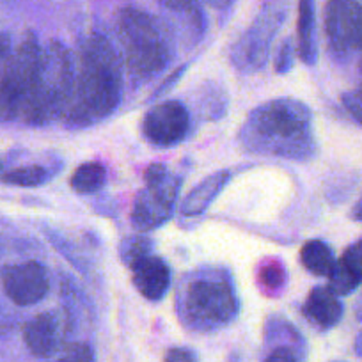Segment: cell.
Listing matches in <instances>:
<instances>
[{
  "label": "cell",
  "mask_w": 362,
  "mask_h": 362,
  "mask_svg": "<svg viewBox=\"0 0 362 362\" xmlns=\"http://www.w3.org/2000/svg\"><path fill=\"white\" fill-rule=\"evenodd\" d=\"M325 34L337 55L358 52L362 37V6L357 0H329L325 8Z\"/></svg>",
  "instance_id": "9"
},
{
  "label": "cell",
  "mask_w": 362,
  "mask_h": 362,
  "mask_svg": "<svg viewBox=\"0 0 362 362\" xmlns=\"http://www.w3.org/2000/svg\"><path fill=\"white\" fill-rule=\"evenodd\" d=\"M355 354L362 357V332H358L357 339H355Z\"/></svg>",
  "instance_id": "33"
},
{
  "label": "cell",
  "mask_w": 362,
  "mask_h": 362,
  "mask_svg": "<svg viewBox=\"0 0 362 362\" xmlns=\"http://www.w3.org/2000/svg\"><path fill=\"white\" fill-rule=\"evenodd\" d=\"M190 128L189 110L180 102L155 105L142 119V134L155 148H173L185 141Z\"/></svg>",
  "instance_id": "10"
},
{
  "label": "cell",
  "mask_w": 362,
  "mask_h": 362,
  "mask_svg": "<svg viewBox=\"0 0 362 362\" xmlns=\"http://www.w3.org/2000/svg\"><path fill=\"white\" fill-rule=\"evenodd\" d=\"M297 52L304 64L315 66L316 61H318L315 0H300V4H298Z\"/></svg>",
  "instance_id": "16"
},
{
  "label": "cell",
  "mask_w": 362,
  "mask_h": 362,
  "mask_svg": "<svg viewBox=\"0 0 362 362\" xmlns=\"http://www.w3.org/2000/svg\"><path fill=\"white\" fill-rule=\"evenodd\" d=\"M341 102H343L346 112L350 114L358 124H362V83L358 87H355L354 90L344 93Z\"/></svg>",
  "instance_id": "25"
},
{
  "label": "cell",
  "mask_w": 362,
  "mask_h": 362,
  "mask_svg": "<svg viewBox=\"0 0 362 362\" xmlns=\"http://www.w3.org/2000/svg\"><path fill=\"white\" fill-rule=\"evenodd\" d=\"M107 170L102 163L98 162H87L82 163L78 169L73 173L69 185L76 194H95L105 185Z\"/></svg>",
  "instance_id": "18"
},
{
  "label": "cell",
  "mask_w": 362,
  "mask_h": 362,
  "mask_svg": "<svg viewBox=\"0 0 362 362\" xmlns=\"http://www.w3.org/2000/svg\"><path fill=\"white\" fill-rule=\"evenodd\" d=\"M238 137L243 148L256 155L309 160L316 153L311 109L293 98L270 100L256 107Z\"/></svg>",
  "instance_id": "1"
},
{
  "label": "cell",
  "mask_w": 362,
  "mask_h": 362,
  "mask_svg": "<svg viewBox=\"0 0 362 362\" xmlns=\"http://www.w3.org/2000/svg\"><path fill=\"white\" fill-rule=\"evenodd\" d=\"M146 187L132 206V226L139 233H149L170 218L181 189V180L162 163H153L144 173Z\"/></svg>",
  "instance_id": "7"
},
{
  "label": "cell",
  "mask_w": 362,
  "mask_h": 362,
  "mask_svg": "<svg viewBox=\"0 0 362 362\" xmlns=\"http://www.w3.org/2000/svg\"><path fill=\"white\" fill-rule=\"evenodd\" d=\"M117 34L124 50V64L137 80L162 73L173 59L169 40L153 16L137 8H123L117 15Z\"/></svg>",
  "instance_id": "4"
},
{
  "label": "cell",
  "mask_w": 362,
  "mask_h": 362,
  "mask_svg": "<svg viewBox=\"0 0 362 362\" xmlns=\"http://www.w3.org/2000/svg\"><path fill=\"white\" fill-rule=\"evenodd\" d=\"M229 180H231L229 170H217V173L204 177L196 189L187 194V197L181 203V214L185 217H197V215L203 214L217 199V196L224 190Z\"/></svg>",
  "instance_id": "15"
},
{
  "label": "cell",
  "mask_w": 362,
  "mask_h": 362,
  "mask_svg": "<svg viewBox=\"0 0 362 362\" xmlns=\"http://www.w3.org/2000/svg\"><path fill=\"white\" fill-rule=\"evenodd\" d=\"M295 64V47L291 41H284L283 47L279 48V54H277L276 62H274V68L276 73L284 75V73L290 71Z\"/></svg>",
  "instance_id": "26"
},
{
  "label": "cell",
  "mask_w": 362,
  "mask_h": 362,
  "mask_svg": "<svg viewBox=\"0 0 362 362\" xmlns=\"http://www.w3.org/2000/svg\"><path fill=\"white\" fill-rule=\"evenodd\" d=\"M50 173L41 165H25L13 169L2 176V181L13 187H23V189H30V187H40L47 183Z\"/></svg>",
  "instance_id": "19"
},
{
  "label": "cell",
  "mask_w": 362,
  "mask_h": 362,
  "mask_svg": "<svg viewBox=\"0 0 362 362\" xmlns=\"http://www.w3.org/2000/svg\"><path fill=\"white\" fill-rule=\"evenodd\" d=\"M165 362H199V357L194 350L185 346H176L167 350Z\"/></svg>",
  "instance_id": "28"
},
{
  "label": "cell",
  "mask_w": 362,
  "mask_h": 362,
  "mask_svg": "<svg viewBox=\"0 0 362 362\" xmlns=\"http://www.w3.org/2000/svg\"><path fill=\"white\" fill-rule=\"evenodd\" d=\"M259 279L261 283L267 284L268 290L281 288V284L284 283V268L279 267V264H276V267H264Z\"/></svg>",
  "instance_id": "27"
},
{
  "label": "cell",
  "mask_w": 362,
  "mask_h": 362,
  "mask_svg": "<svg viewBox=\"0 0 362 362\" xmlns=\"http://www.w3.org/2000/svg\"><path fill=\"white\" fill-rule=\"evenodd\" d=\"M355 318H357L358 322H362V291L361 295H358L357 300H355Z\"/></svg>",
  "instance_id": "32"
},
{
  "label": "cell",
  "mask_w": 362,
  "mask_h": 362,
  "mask_svg": "<svg viewBox=\"0 0 362 362\" xmlns=\"http://www.w3.org/2000/svg\"><path fill=\"white\" fill-rule=\"evenodd\" d=\"M11 55V43H9V37L0 34V66L4 64L6 59Z\"/></svg>",
  "instance_id": "30"
},
{
  "label": "cell",
  "mask_w": 362,
  "mask_h": 362,
  "mask_svg": "<svg viewBox=\"0 0 362 362\" xmlns=\"http://www.w3.org/2000/svg\"><path fill=\"white\" fill-rule=\"evenodd\" d=\"M358 52L362 54V37H361V45H358ZM358 66H361V73H362V57H361V64H358Z\"/></svg>",
  "instance_id": "34"
},
{
  "label": "cell",
  "mask_w": 362,
  "mask_h": 362,
  "mask_svg": "<svg viewBox=\"0 0 362 362\" xmlns=\"http://www.w3.org/2000/svg\"><path fill=\"white\" fill-rule=\"evenodd\" d=\"M66 322L57 313H41L25 323L23 341L33 355L48 358L59 354L66 341Z\"/></svg>",
  "instance_id": "12"
},
{
  "label": "cell",
  "mask_w": 362,
  "mask_h": 362,
  "mask_svg": "<svg viewBox=\"0 0 362 362\" xmlns=\"http://www.w3.org/2000/svg\"><path fill=\"white\" fill-rule=\"evenodd\" d=\"M300 261L308 272L316 277H329L336 264L332 249L323 240H309L300 249Z\"/></svg>",
  "instance_id": "17"
},
{
  "label": "cell",
  "mask_w": 362,
  "mask_h": 362,
  "mask_svg": "<svg viewBox=\"0 0 362 362\" xmlns=\"http://www.w3.org/2000/svg\"><path fill=\"white\" fill-rule=\"evenodd\" d=\"M361 286L355 276L344 267L343 261H336L332 272L329 276V288L337 295V297H346V295L354 293L357 288Z\"/></svg>",
  "instance_id": "20"
},
{
  "label": "cell",
  "mask_w": 362,
  "mask_h": 362,
  "mask_svg": "<svg viewBox=\"0 0 362 362\" xmlns=\"http://www.w3.org/2000/svg\"><path fill=\"white\" fill-rule=\"evenodd\" d=\"M130 270L135 290L142 297L151 302H158L165 297L170 286V268L162 257L149 254L132 264Z\"/></svg>",
  "instance_id": "13"
},
{
  "label": "cell",
  "mask_w": 362,
  "mask_h": 362,
  "mask_svg": "<svg viewBox=\"0 0 362 362\" xmlns=\"http://www.w3.org/2000/svg\"><path fill=\"white\" fill-rule=\"evenodd\" d=\"M341 261L344 267L355 276V279L362 284V238L358 242L351 243L346 250H344Z\"/></svg>",
  "instance_id": "24"
},
{
  "label": "cell",
  "mask_w": 362,
  "mask_h": 362,
  "mask_svg": "<svg viewBox=\"0 0 362 362\" xmlns=\"http://www.w3.org/2000/svg\"><path fill=\"white\" fill-rule=\"evenodd\" d=\"M75 86V66L71 55L59 41H52L43 50L40 83L33 103L22 121L29 124H45L68 114Z\"/></svg>",
  "instance_id": "5"
},
{
  "label": "cell",
  "mask_w": 362,
  "mask_h": 362,
  "mask_svg": "<svg viewBox=\"0 0 362 362\" xmlns=\"http://www.w3.org/2000/svg\"><path fill=\"white\" fill-rule=\"evenodd\" d=\"M263 362H305L304 341L277 344L268 351Z\"/></svg>",
  "instance_id": "22"
},
{
  "label": "cell",
  "mask_w": 362,
  "mask_h": 362,
  "mask_svg": "<svg viewBox=\"0 0 362 362\" xmlns=\"http://www.w3.org/2000/svg\"><path fill=\"white\" fill-rule=\"evenodd\" d=\"M54 362H96V357L87 343H73L66 346L61 357Z\"/></svg>",
  "instance_id": "23"
},
{
  "label": "cell",
  "mask_w": 362,
  "mask_h": 362,
  "mask_svg": "<svg viewBox=\"0 0 362 362\" xmlns=\"http://www.w3.org/2000/svg\"><path fill=\"white\" fill-rule=\"evenodd\" d=\"M43 48L33 34L11 52L0 68V119H22L40 83Z\"/></svg>",
  "instance_id": "6"
},
{
  "label": "cell",
  "mask_w": 362,
  "mask_h": 362,
  "mask_svg": "<svg viewBox=\"0 0 362 362\" xmlns=\"http://www.w3.org/2000/svg\"><path fill=\"white\" fill-rule=\"evenodd\" d=\"M238 297L224 272H197L177 288V318L192 332H217L238 316Z\"/></svg>",
  "instance_id": "3"
},
{
  "label": "cell",
  "mask_w": 362,
  "mask_h": 362,
  "mask_svg": "<svg viewBox=\"0 0 362 362\" xmlns=\"http://www.w3.org/2000/svg\"><path fill=\"white\" fill-rule=\"evenodd\" d=\"M123 83L117 55L105 36L95 34L83 43L78 68H75L71 103L68 119L89 124L103 119L121 102Z\"/></svg>",
  "instance_id": "2"
},
{
  "label": "cell",
  "mask_w": 362,
  "mask_h": 362,
  "mask_svg": "<svg viewBox=\"0 0 362 362\" xmlns=\"http://www.w3.org/2000/svg\"><path fill=\"white\" fill-rule=\"evenodd\" d=\"M2 288L20 308L36 305L47 297L50 281L45 267L37 261L11 264L2 272Z\"/></svg>",
  "instance_id": "11"
},
{
  "label": "cell",
  "mask_w": 362,
  "mask_h": 362,
  "mask_svg": "<svg viewBox=\"0 0 362 362\" xmlns=\"http://www.w3.org/2000/svg\"><path fill=\"white\" fill-rule=\"evenodd\" d=\"M302 313L316 329L330 330L343 318L344 305L329 286H316L305 298Z\"/></svg>",
  "instance_id": "14"
},
{
  "label": "cell",
  "mask_w": 362,
  "mask_h": 362,
  "mask_svg": "<svg viewBox=\"0 0 362 362\" xmlns=\"http://www.w3.org/2000/svg\"><path fill=\"white\" fill-rule=\"evenodd\" d=\"M158 2L173 11H192L196 8V0H158Z\"/></svg>",
  "instance_id": "29"
},
{
  "label": "cell",
  "mask_w": 362,
  "mask_h": 362,
  "mask_svg": "<svg viewBox=\"0 0 362 362\" xmlns=\"http://www.w3.org/2000/svg\"><path fill=\"white\" fill-rule=\"evenodd\" d=\"M351 218L357 222H362V196H361V199L355 203L354 210H351Z\"/></svg>",
  "instance_id": "31"
},
{
  "label": "cell",
  "mask_w": 362,
  "mask_h": 362,
  "mask_svg": "<svg viewBox=\"0 0 362 362\" xmlns=\"http://www.w3.org/2000/svg\"><path fill=\"white\" fill-rule=\"evenodd\" d=\"M284 11L281 8L264 9L242 40L235 45L231 61L236 69L243 73H252L267 64L268 52L277 29L283 23Z\"/></svg>",
  "instance_id": "8"
},
{
  "label": "cell",
  "mask_w": 362,
  "mask_h": 362,
  "mask_svg": "<svg viewBox=\"0 0 362 362\" xmlns=\"http://www.w3.org/2000/svg\"><path fill=\"white\" fill-rule=\"evenodd\" d=\"M153 249L151 240H148L146 236H130V238L123 240L119 247L121 259L127 267H132V264L137 263L142 257L149 256Z\"/></svg>",
  "instance_id": "21"
}]
</instances>
